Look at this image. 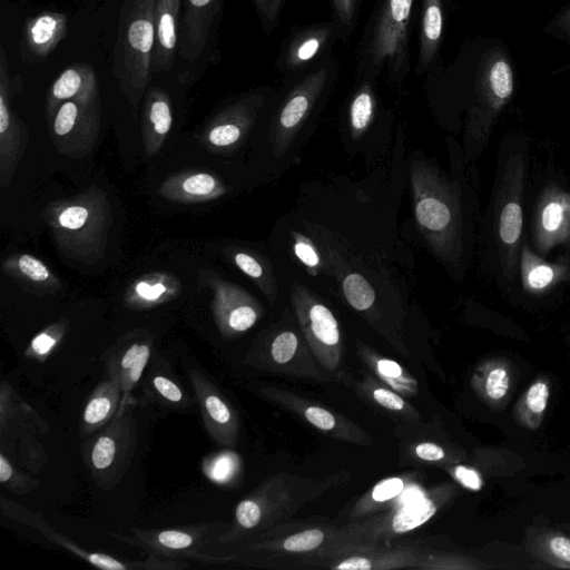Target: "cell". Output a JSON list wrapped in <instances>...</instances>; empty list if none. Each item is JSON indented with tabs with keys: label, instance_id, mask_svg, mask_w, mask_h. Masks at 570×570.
Instances as JSON below:
<instances>
[{
	"label": "cell",
	"instance_id": "28",
	"mask_svg": "<svg viewBox=\"0 0 570 570\" xmlns=\"http://www.w3.org/2000/svg\"><path fill=\"white\" fill-rule=\"evenodd\" d=\"M122 393L119 383L106 375L88 396L79 421V434L83 439L107 424L118 412Z\"/></svg>",
	"mask_w": 570,
	"mask_h": 570
},
{
	"label": "cell",
	"instance_id": "24",
	"mask_svg": "<svg viewBox=\"0 0 570 570\" xmlns=\"http://www.w3.org/2000/svg\"><path fill=\"white\" fill-rule=\"evenodd\" d=\"M180 0H156L151 73L171 70L178 51Z\"/></svg>",
	"mask_w": 570,
	"mask_h": 570
},
{
	"label": "cell",
	"instance_id": "52",
	"mask_svg": "<svg viewBox=\"0 0 570 570\" xmlns=\"http://www.w3.org/2000/svg\"><path fill=\"white\" fill-rule=\"evenodd\" d=\"M560 26L570 31V10L561 17Z\"/></svg>",
	"mask_w": 570,
	"mask_h": 570
},
{
	"label": "cell",
	"instance_id": "23",
	"mask_svg": "<svg viewBox=\"0 0 570 570\" xmlns=\"http://www.w3.org/2000/svg\"><path fill=\"white\" fill-rule=\"evenodd\" d=\"M1 272L24 292L46 296L62 289L60 278L39 258L28 253H16L6 257Z\"/></svg>",
	"mask_w": 570,
	"mask_h": 570
},
{
	"label": "cell",
	"instance_id": "45",
	"mask_svg": "<svg viewBox=\"0 0 570 570\" xmlns=\"http://www.w3.org/2000/svg\"><path fill=\"white\" fill-rule=\"evenodd\" d=\"M556 277V269L546 264L533 265L527 274V283L533 289L546 288Z\"/></svg>",
	"mask_w": 570,
	"mask_h": 570
},
{
	"label": "cell",
	"instance_id": "27",
	"mask_svg": "<svg viewBox=\"0 0 570 570\" xmlns=\"http://www.w3.org/2000/svg\"><path fill=\"white\" fill-rule=\"evenodd\" d=\"M261 392L271 400L281 402L293 411L298 412L306 421H308L316 429L324 432H330L336 438L344 439L351 442H362L366 434H364L352 422L335 415L328 410L309 404L306 401H301L298 397L276 391L274 389H263Z\"/></svg>",
	"mask_w": 570,
	"mask_h": 570
},
{
	"label": "cell",
	"instance_id": "18",
	"mask_svg": "<svg viewBox=\"0 0 570 570\" xmlns=\"http://www.w3.org/2000/svg\"><path fill=\"white\" fill-rule=\"evenodd\" d=\"M543 191V190H542ZM534 236L541 250L570 243V191L548 185L541 194L535 216Z\"/></svg>",
	"mask_w": 570,
	"mask_h": 570
},
{
	"label": "cell",
	"instance_id": "26",
	"mask_svg": "<svg viewBox=\"0 0 570 570\" xmlns=\"http://www.w3.org/2000/svg\"><path fill=\"white\" fill-rule=\"evenodd\" d=\"M173 125L169 95L159 87H148L141 112V136L145 153L155 156L163 147Z\"/></svg>",
	"mask_w": 570,
	"mask_h": 570
},
{
	"label": "cell",
	"instance_id": "34",
	"mask_svg": "<svg viewBox=\"0 0 570 570\" xmlns=\"http://www.w3.org/2000/svg\"><path fill=\"white\" fill-rule=\"evenodd\" d=\"M302 351L301 340L293 331L279 332L273 337L267 347V360L254 363L252 366L263 368L268 363L273 365L289 364Z\"/></svg>",
	"mask_w": 570,
	"mask_h": 570
},
{
	"label": "cell",
	"instance_id": "1",
	"mask_svg": "<svg viewBox=\"0 0 570 570\" xmlns=\"http://www.w3.org/2000/svg\"><path fill=\"white\" fill-rule=\"evenodd\" d=\"M41 216L63 256L85 265L102 259L112 225V208L104 189L94 185L52 200Z\"/></svg>",
	"mask_w": 570,
	"mask_h": 570
},
{
	"label": "cell",
	"instance_id": "11",
	"mask_svg": "<svg viewBox=\"0 0 570 570\" xmlns=\"http://www.w3.org/2000/svg\"><path fill=\"white\" fill-rule=\"evenodd\" d=\"M100 124V102L88 105L69 100L60 105L48 128L59 154L82 159L96 146Z\"/></svg>",
	"mask_w": 570,
	"mask_h": 570
},
{
	"label": "cell",
	"instance_id": "8",
	"mask_svg": "<svg viewBox=\"0 0 570 570\" xmlns=\"http://www.w3.org/2000/svg\"><path fill=\"white\" fill-rule=\"evenodd\" d=\"M198 284L213 294L210 309L223 340L229 341L252 328L263 315L259 302L243 287L202 268Z\"/></svg>",
	"mask_w": 570,
	"mask_h": 570
},
{
	"label": "cell",
	"instance_id": "38",
	"mask_svg": "<svg viewBox=\"0 0 570 570\" xmlns=\"http://www.w3.org/2000/svg\"><path fill=\"white\" fill-rule=\"evenodd\" d=\"M0 482L8 491L18 495H24L38 487V480L14 466L3 451H0Z\"/></svg>",
	"mask_w": 570,
	"mask_h": 570
},
{
	"label": "cell",
	"instance_id": "3",
	"mask_svg": "<svg viewBox=\"0 0 570 570\" xmlns=\"http://www.w3.org/2000/svg\"><path fill=\"white\" fill-rule=\"evenodd\" d=\"M156 0H122L114 50V77L134 110L151 78Z\"/></svg>",
	"mask_w": 570,
	"mask_h": 570
},
{
	"label": "cell",
	"instance_id": "33",
	"mask_svg": "<svg viewBox=\"0 0 570 570\" xmlns=\"http://www.w3.org/2000/svg\"><path fill=\"white\" fill-rule=\"evenodd\" d=\"M68 331L69 321L66 317L48 324L31 338L24 350V357L45 363L61 345Z\"/></svg>",
	"mask_w": 570,
	"mask_h": 570
},
{
	"label": "cell",
	"instance_id": "50",
	"mask_svg": "<svg viewBox=\"0 0 570 570\" xmlns=\"http://www.w3.org/2000/svg\"><path fill=\"white\" fill-rule=\"evenodd\" d=\"M551 551L560 559L570 562V540L563 537H554L550 541Z\"/></svg>",
	"mask_w": 570,
	"mask_h": 570
},
{
	"label": "cell",
	"instance_id": "32",
	"mask_svg": "<svg viewBox=\"0 0 570 570\" xmlns=\"http://www.w3.org/2000/svg\"><path fill=\"white\" fill-rule=\"evenodd\" d=\"M407 480L403 476H392L376 483L353 507L351 518H364L387 509L406 488Z\"/></svg>",
	"mask_w": 570,
	"mask_h": 570
},
{
	"label": "cell",
	"instance_id": "14",
	"mask_svg": "<svg viewBox=\"0 0 570 570\" xmlns=\"http://www.w3.org/2000/svg\"><path fill=\"white\" fill-rule=\"evenodd\" d=\"M327 554L334 559L328 568L338 570L424 569L430 558L416 549L377 544L336 546Z\"/></svg>",
	"mask_w": 570,
	"mask_h": 570
},
{
	"label": "cell",
	"instance_id": "12",
	"mask_svg": "<svg viewBox=\"0 0 570 570\" xmlns=\"http://www.w3.org/2000/svg\"><path fill=\"white\" fill-rule=\"evenodd\" d=\"M154 350V334L145 328H136L122 334L101 354L106 375L120 385L121 404L134 399L131 393L141 382Z\"/></svg>",
	"mask_w": 570,
	"mask_h": 570
},
{
	"label": "cell",
	"instance_id": "30",
	"mask_svg": "<svg viewBox=\"0 0 570 570\" xmlns=\"http://www.w3.org/2000/svg\"><path fill=\"white\" fill-rule=\"evenodd\" d=\"M412 7V0H389L374 43V56L381 61L392 56L404 39L406 24Z\"/></svg>",
	"mask_w": 570,
	"mask_h": 570
},
{
	"label": "cell",
	"instance_id": "44",
	"mask_svg": "<svg viewBox=\"0 0 570 570\" xmlns=\"http://www.w3.org/2000/svg\"><path fill=\"white\" fill-rule=\"evenodd\" d=\"M509 387V376L503 368L491 370L485 379V392L492 400L502 399Z\"/></svg>",
	"mask_w": 570,
	"mask_h": 570
},
{
	"label": "cell",
	"instance_id": "25",
	"mask_svg": "<svg viewBox=\"0 0 570 570\" xmlns=\"http://www.w3.org/2000/svg\"><path fill=\"white\" fill-rule=\"evenodd\" d=\"M181 282L166 272H151L134 279L122 295L125 306L132 311L156 308L181 294Z\"/></svg>",
	"mask_w": 570,
	"mask_h": 570
},
{
	"label": "cell",
	"instance_id": "42",
	"mask_svg": "<svg viewBox=\"0 0 570 570\" xmlns=\"http://www.w3.org/2000/svg\"><path fill=\"white\" fill-rule=\"evenodd\" d=\"M442 31V13L438 0H428L423 17L424 53L433 50Z\"/></svg>",
	"mask_w": 570,
	"mask_h": 570
},
{
	"label": "cell",
	"instance_id": "29",
	"mask_svg": "<svg viewBox=\"0 0 570 570\" xmlns=\"http://www.w3.org/2000/svg\"><path fill=\"white\" fill-rule=\"evenodd\" d=\"M26 430L46 435L49 426L36 410L3 380L0 385V436Z\"/></svg>",
	"mask_w": 570,
	"mask_h": 570
},
{
	"label": "cell",
	"instance_id": "49",
	"mask_svg": "<svg viewBox=\"0 0 570 570\" xmlns=\"http://www.w3.org/2000/svg\"><path fill=\"white\" fill-rule=\"evenodd\" d=\"M414 453L419 459L428 462H438L445 456L444 450L440 445L431 442L419 443L414 448Z\"/></svg>",
	"mask_w": 570,
	"mask_h": 570
},
{
	"label": "cell",
	"instance_id": "10",
	"mask_svg": "<svg viewBox=\"0 0 570 570\" xmlns=\"http://www.w3.org/2000/svg\"><path fill=\"white\" fill-rule=\"evenodd\" d=\"M500 195L497 198L498 237L501 264L507 276H513L518 246L522 233V194L524 185V160L521 155L509 157L504 165Z\"/></svg>",
	"mask_w": 570,
	"mask_h": 570
},
{
	"label": "cell",
	"instance_id": "2",
	"mask_svg": "<svg viewBox=\"0 0 570 570\" xmlns=\"http://www.w3.org/2000/svg\"><path fill=\"white\" fill-rule=\"evenodd\" d=\"M417 226L435 254L455 261L462 252V206L458 188L424 160L411 166Z\"/></svg>",
	"mask_w": 570,
	"mask_h": 570
},
{
	"label": "cell",
	"instance_id": "6",
	"mask_svg": "<svg viewBox=\"0 0 570 570\" xmlns=\"http://www.w3.org/2000/svg\"><path fill=\"white\" fill-rule=\"evenodd\" d=\"M224 523L202 522L168 529L130 528V534L110 533L109 535L144 550L147 554L165 558H194L208 561L209 556L202 549L216 542L222 535Z\"/></svg>",
	"mask_w": 570,
	"mask_h": 570
},
{
	"label": "cell",
	"instance_id": "47",
	"mask_svg": "<svg viewBox=\"0 0 570 570\" xmlns=\"http://www.w3.org/2000/svg\"><path fill=\"white\" fill-rule=\"evenodd\" d=\"M548 397V385L543 382L534 383L527 393V405L531 411L541 413L547 406Z\"/></svg>",
	"mask_w": 570,
	"mask_h": 570
},
{
	"label": "cell",
	"instance_id": "37",
	"mask_svg": "<svg viewBox=\"0 0 570 570\" xmlns=\"http://www.w3.org/2000/svg\"><path fill=\"white\" fill-rule=\"evenodd\" d=\"M203 472L212 482L226 484L233 480L239 469V460L236 453L224 451L204 458Z\"/></svg>",
	"mask_w": 570,
	"mask_h": 570
},
{
	"label": "cell",
	"instance_id": "7",
	"mask_svg": "<svg viewBox=\"0 0 570 570\" xmlns=\"http://www.w3.org/2000/svg\"><path fill=\"white\" fill-rule=\"evenodd\" d=\"M292 304L305 341L318 363L332 372L342 360L337 320L331 309L301 284L292 288Z\"/></svg>",
	"mask_w": 570,
	"mask_h": 570
},
{
	"label": "cell",
	"instance_id": "35",
	"mask_svg": "<svg viewBox=\"0 0 570 570\" xmlns=\"http://www.w3.org/2000/svg\"><path fill=\"white\" fill-rule=\"evenodd\" d=\"M326 532L318 528L306 529L288 535L282 541H272L268 543H261L253 546L255 549H268L273 551L285 552H308L316 550L326 540Z\"/></svg>",
	"mask_w": 570,
	"mask_h": 570
},
{
	"label": "cell",
	"instance_id": "15",
	"mask_svg": "<svg viewBox=\"0 0 570 570\" xmlns=\"http://www.w3.org/2000/svg\"><path fill=\"white\" fill-rule=\"evenodd\" d=\"M187 374L206 432L217 444L234 446L239 435V419L236 411L199 370L189 368Z\"/></svg>",
	"mask_w": 570,
	"mask_h": 570
},
{
	"label": "cell",
	"instance_id": "51",
	"mask_svg": "<svg viewBox=\"0 0 570 570\" xmlns=\"http://www.w3.org/2000/svg\"><path fill=\"white\" fill-rule=\"evenodd\" d=\"M320 41L316 38H309L304 41L297 50V58L301 61L309 60L318 50Z\"/></svg>",
	"mask_w": 570,
	"mask_h": 570
},
{
	"label": "cell",
	"instance_id": "40",
	"mask_svg": "<svg viewBox=\"0 0 570 570\" xmlns=\"http://www.w3.org/2000/svg\"><path fill=\"white\" fill-rule=\"evenodd\" d=\"M342 287L346 301L357 311L368 309L375 301L373 287L360 274L352 273L345 276Z\"/></svg>",
	"mask_w": 570,
	"mask_h": 570
},
{
	"label": "cell",
	"instance_id": "19",
	"mask_svg": "<svg viewBox=\"0 0 570 570\" xmlns=\"http://www.w3.org/2000/svg\"><path fill=\"white\" fill-rule=\"evenodd\" d=\"M99 104V82L95 69L89 63L78 62L65 68L51 82L46 97L47 124L57 109L66 101Z\"/></svg>",
	"mask_w": 570,
	"mask_h": 570
},
{
	"label": "cell",
	"instance_id": "13",
	"mask_svg": "<svg viewBox=\"0 0 570 570\" xmlns=\"http://www.w3.org/2000/svg\"><path fill=\"white\" fill-rule=\"evenodd\" d=\"M0 508L1 513L7 518L35 528L53 544L68 550L96 568L106 570H159L161 567L160 559L154 554H148V558L145 560L124 561L107 553L86 550L52 529L49 523L43 520L41 512L31 511L21 504L8 500L3 495L0 500Z\"/></svg>",
	"mask_w": 570,
	"mask_h": 570
},
{
	"label": "cell",
	"instance_id": "21",
	"mask_svg": "<svg viewBox=\"0 0 570 570\" xmlns=\"http://www.w3.org/2000/svg\"><path fill=\"white\" fill-rule=\"evenodd\" d=\"M157 191L168 202L199 204L218 199L227 194L228 187L215 174L189 169L168 176Z\"/></svg>",
	"mask_w": 570,
	"mask_h": 570
},
{
	"label": "cell",
	"instance_id": "22",
	"mask_svg": "<svg viewBox=\"0 0 570 570\" xmlns=\"http://www.w3.org/2000/svg\"><path fill=\"white\" fill-rule=\"evenodd\" d=\"M142 390L148 401L170 411H185L195 402L176 377L170 364L158 354H154L145 372Z\"/></svg>",
	"mask_w": 570,
	"mask_h": 570
},
{
	"label": "cell",
	"instance_id": "20",
	"mask_svg": "<svg viewBox=\"0 0 570 570\" xmlns=\"http://www.w3.org/2000/svg\"><path fill=\"white\" fill-rule=\"evenodd\" d=\"M68 18L65 13L45 10L23 23L20 57L24 63L45 60L66 37Z\"/></svg>",
	"mask_w": 570,
	"mask_h": 570
},
{
	"label": "cell",
	"instance_id": "16",
	"mask_svg": "<svg viewBox=\"0 0 570 570\" xmlns=\"http://www.w3.org/2000/svg\"><path fill=\"white\" fill-rule=\"evenodd\" d=\"M222 0H185L179 23L178 53L189 65L197 63L209 53L213 26Z\"/></svg>",
	"mask_w": 570,
	"mask_h": 570
},
{
	"label": "cell",
	"instance_id": "4",
	"mask_svg": "<svg viewBox=\"0 0 570 570\" xmlns=\"http://www.w3.org/2000/svg\"><path fill=\"white\" fill-rule=\"evenodd\" d=\"M135 400L121 404L117 414L85 439L81 460L94 482L104 491L114 490L125 478L136 450L138 433Z\"/></svg>",
	"mask_w": 570,
	"mask_h": 570
},
{
	"label": "cell",
	"instance_id": "31",
	"mask_svg": "<svg viewBox=\"0 0 570 570\" xmlns=\"http://www.w3.org/2000/svg\"><path fill=\"white\" fill-rule=\"evenodd\" d=\"M362 358L384 384L402 395L417 393V381L397 362L382 357L367 348H362Z\"/></svg>",
	"mask_w": 570,
	"mask_h": 570
},
{
	"label": "cell",
	"instance_id": "36",
	"mask_svg": "<svg viewBox=\"0 0 570 570\" xmlns=\"http://www.w3.org/2000/svg\"><path fill=\"white\" fill-rule=\"evenodd\" d=\"M225 256L228 257L240 272L252 278L264 291L265 295L272 297V284L269 277L256 255L240 248H227L224 250Z\"/></svg>",
	"mask_w": 570,
	"mask_h": 570
},
{
	"label": "cell",
	"instance_id": "46",
	"mask_svg": "<svg viewBox=\"0 0 570 570\" xmlns=\"http://www.w3.org/2000/svg\"><path fill=\"white\" fill-rule=\"evenodd\" d=\"M294 250L296 256L308 268L315 269L320 265V257L313 244L302 235L295 236Z\"/></svg>",
	"mask_w": 570,
	"mask_h": 570
},
{
	"label": "cell",
	"instance_id": "43",
	"mask_svg": "<svg viewBox=\"0 0 570 570\" xmlns=\"http://www.w3.org/2000/svg\"><path fill=\"white\" fill-rule=\"evenodd\" d=\"M373 114V100L367 91L360 92L351 106V125L355 131H363Z\"/></svg>",
	"mask_w": 570,
	"mask_h": 570
},
{
	"label": "cell",
	"instance_id": "39",
	"mask_svg": "<svg viewBox=\"0 0 570 570\" xmlns=\"http://www.w3.org/2000/svg\"><path fill=\"white\" fill-rule=\"evenodd\" d=\"M363 390L381 406L386 410L402 413L404 415L414 416L416 414L413 409L400 393L377 383L372 377H366L362 383Z\"/></svg>",
	"mask_w": 570,
	"mask_h": 570
},
{
	"label": "cell",
	"instance_id": "9",
	"mask_svg": "<svg viewBox=\"0 0 570 570\" xmlns=\"http://www.w3.org/2000/svg\"><path fill=\"white\" fill-rule=\"evenodd\" d=\"M20 75L10 72L4 47H0V187L10 185L29 142V130L12 106L21 91Z\"/></svg>",
	"mask_w": 570,
	"mask_h": 570
},
{
	"label": "cell",
	"instance_id": "17",
	"mask_svg": "<svg viewBox=\"0 0 570 570\" xmlns=\"http://www.w3.org/2000/svg\"><path fill=\"white\" fill-rule=\"evenodd\" d=\"M250 107L244 100L219 111L200 131V145L217 155H229L238 149L253 124Z\"/></svg>",
	"mask_w": 570,
	"mask_h": 570
},
{
	"label": "cell",
	"instance_id": "41",
	"mask_svg": "<svg viewBox=\"0 0 570 570\" xmlns=\"http://www.w3.org/2000/svg\"><path fill=\"white\" fill-rule=\"evenodd\" d=\"M488 88L503 101H508L513 90V77L509 63L498 59L491 66Z\"/></svg>",
	"mask_w": 570,
	"mask_h": 570
},
{
	"label": "cell",
	"instance_id": "48",
	"mask_svg": "<svg viewBox=\"0 0 570 570\" xmlns=\"http://www.w3.org/2000/svg\"><path fill=\"white\" fill-rule=\"evenodd\" d=\"M451 473L460 484L469 490L479 491L482 488L481 475L471 468L456 465Z\"/></svg>",
	"mask_w": 570,
	"mask_h": 570
},
{
	"label": "cell",
	"instance_id": "5",
	"mask_svg": "<svg viewBox=\"0 0 570 570\" xmlns=\"http://www.w3.org/2000/svg\"><path fill=\"white\" fill-rule=\"evenodd\" d=\"M442 490L433 489L417 500L346 527L336 535V546L377 544L423 525L438 512L443 499Z\"/></svg>",
	"mask_w": 570,
	"mask_h": 570
}]
</instances>
